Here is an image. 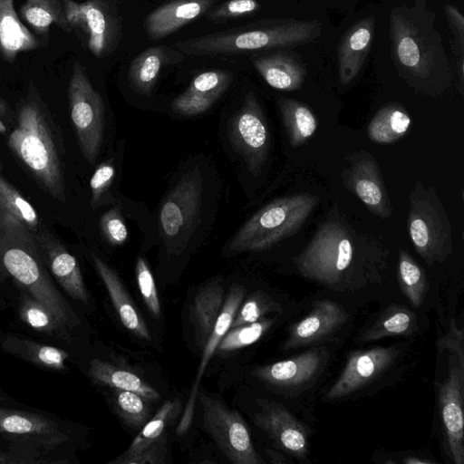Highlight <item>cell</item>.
<instances>
[{"label":"cell","mask_w":464,"mask_h":464,"mask_svg":"<svg viewBox=\"0 0 464 464\" xmlns=\"http://www.w3.org/2000/svg\"><path fill=\"white\" fill-rule=\"evenodd\" d=\"M14 0H0V53L5 61L13 62L23 52L34 50L38 42L19 19Z\"/></svg>","instance_id":"30"},{"label":"cell","mask_w":464,"mask_h":464,"mask_svg":"<svg viewBox=\"0 0 464 464\" xmlns=\"http://www.w3.org/2000/svg\"><path fill=\"white\" fill-rule=\"evenodd\" d=\"M278 107L291 146L295 148L304 144L317 129L313 111L306 104L285 97L278 100Z\"/></svg>","instance_id":"35"},{"label":"cell","mask_w":464,"mask_h":464,"mask_svg":"<svg viewBox=\"0 0 464 464\" xmlns=\"http://www.w3.org/2000/svg\"><path fill=\"white\" fill-rule=\"evenodd\" d=\"M184 58L185 55L178 49L166 45L144 49L130 63L128 78L132 89L140 94L149 95L163 68L177 64Z\"/></svg>","instance_id":"27"},{"label":"cell","mask_w":464,"mask_h":464,"mask_svg":"<svg viewBox=\"0 0 464 464\" xmlns=\"http://www.w3.org/2000/svg\"><path fill=\"white\" fill-rule=\"evenodd\" d=\"M463 328H459L452 319L449 332L437 343L438 351L450 350L457 357L459 366L464 370V338Z\"/></svg>","instance_id":"49"},{"label":"cell","mask_w":464,"mask_h":464,"mask_svg":"<svg viewBox=\"0 0 464 464\" xmlns=\"http://www.w3.org/2000/svg\"><path fill=\"white\" fill-rule=\"evenodd\" d=\"M407 226L416 252L432 266L452 252V230L445 208L432 187L417 181L410 194Z\"/></svg>","instance_id":"8"},{"label":"cell","mask_w":464,"mask_h":464,"mask_svg":"<svg viewBox=\"0 0 464 464\" xmlns=\"http://www.w3.org/2000/svg\"><path fill=\"white\" fill-rule=\"evenodd\" d=\"M88 372L92 380L100 385L132 392L148 401L160 399L159 392L139 375L102 360L92 359Z\"/></svg>","instance_id":"31"},{"label":"cell","mask_w":464,"mask_h":464,"mask_svg":"<svg viewBox=\"0 0 464 464\" xmlns=\"http://www.w3.org/2000/svg\"><path fill=\"white\" fill-rule=\"evenodd\" d=\"M6 396L5 394L0 390V401H6Z\"/></svg>","instance_id":"52"},{"label":"cell","mask_w":464,"mask_h":464,"mask_svg":"<svg viewBox=\"0 0 464 464\" xmlns=\"http://www.w3.org/2000/svg\"><path fill=\"white\" fill-rule=\"evenodd\" d=\"M205 430L234 464H263L242 416L221 401L199 391L198 395Z\"/></svg>","instance_id":"10"},{"label":"cell","mask_w":464,"mask_h":464,"mask_svg":"<svg viewBox=\"0 0 464 464\" xmlns=\"http://www.w3.org/2000/svg\"><path fill=\"white\" fill-rule=\"evenodd\" d=\"M0 209L14 217L33 231L44 227L34 207L2 175H0Z\"/></svg>","instance_id":"40"},{"label":"cell","mask_w":464,"mask_h":464,"mask_svg":"<svg viewBox=\"0 0 464 464\" xmlns=\"http://www.w3.org/2000/svg\"><path fill=\"white\" fill-rule=\"evenodd\" d=\"M5 125L2 123V121H0V132H5Z\"/></svg>","instance_id":"53"},{"label":"cell","mask_w":464,"mask_h":464,"mask_svg":"<svg viewBox=\"0 0 464 464\" xmlns=\"http://www.w3.org/2000/svg\"><path fill=\"white\" fill-rule=\"evenodd\" d=\"M20 14L39 34L47 33L52 24L66 32L72 31L60 0H25L20 6Z\"/></svg>","instance_id":"36"},{"label":"cell","mask_w":464,"mask_h":464,"mask_svg":"<svg viewBox=\"0 0 464 464\" xmlns=\"http://www.w3.org/2000/svg\"><path fill=\"white\" fill-rule=\"evenodd\" d=\"M0 440L10 451L3 456L14 463L48 462L44 458L70 440L62 423L44 414L0 407Z\"/></svg>","instance_id":"7"},{"label":"cell","mask_w":464,"mask_h":464,"mask_svg":"<svg viewBox=\"0 0 464 464\" xmlns=\"http://www.w3.org/2000/svg\"><path fill=\"white\" fill-rule=\"evenodd\" d=\"M100 226L106 240L113 246H121L128 238V228L118 207L102 215Z\"/></svg>","instance_id":"46"},{"label":"cell","mask_w":464,"mask_h":464,"mask_svg":"<svg viewBox=\"0 0 464 464\" xmlns=\"http://www.w3.org/2000/svg\"><path fill=\"white\" fill-rule=\"evenodd\" d=\"M224 304V289L218 280L201 286L194 295L189 306L195 336L202 348L210 334Z\"/></svg>","instance_id":"28"},{"label":"cell","mask_w":464,"mask_h":464,"mask_svg":"<svg viewBox=\"0 0 464 464\" xmlns=\"http://www.w3.org/2000/svg\"><path fill=\"white\" fill-rule=\"evenodd\" d=\"M417 329V317L412 311L402 305L392 304L360 334L358 341L367 343L389 336L411 335Z\"/></svg>","instance_id":"33"},{"label":"cell","mask_w":464,"mask_h":464,"mask_svg":"<svg viewBox=\"0 0 464 464\" xmlns=\"http://www.w3.org/2000/svg\"><path fill=\"white\" fill-rule=\"evenodd\" d=\"M397 276L400 287L411 305H421L428 289V281L424 270L405 250L400 251Z\"/></svg>","instance_id":"38"},{"label":"cell","mask_w":464,"mask_h":464,"mask_svg":"<svg viewBox=\"0 0 464 464\" xmlns=\"http://www.w3.org/2000/svg\"><path fill=\"white\" fill-rule=\"evenodd\" d=\"M348 320L345 309L329 299L316 301L309 313L290 329L285 350L307 346L327 338Z\"/></svg>","instance_id":"21"},{"label":"cell","mask_w":464,"mask_h":464,"mask_svg":"<svg viewBox=\"0 0 464 464\" xmlns=\"http://www.w3.org/2000/svg\"><path fill=\"white\" fill-rule=\"evenodd\" d=\"M181 406L179 398L165 401L156 414L142 426L129 448L110 463L113 464L119 459L133 456L154 442L163 434L167 425L179 415Z\"/></svg>","instance_id":"37"},{"label":"cell","mask_w":464,"mask_h":464,"mask_svg":"<svg viewBox=\"0 0 464 464\" xmlns=\"http://www.w3.org/2000/svg\"><path fill=\"white\" fill-rule=\"evenodd\" d=\"M374 29V17L367 16L352 24L343 34L337 50L340 83L349 84L361 72L372 47Z\"/></svg>","instance_id":"24"},{"label":"cell","mask_w":464,"mask_h":464,"mask_svg":"<svg viewBox=\"0 0 464 464\" xmlns=\"http://www.w3.org/2000/svg\"><path fill=\"white\" fill-rule=\"evenodd\" d=\"M92 260L124 327L138 338L150 342V332L117 273L94 253Z\"/></svg>","instance_id":"26"},{"label":"cell","mask_w":464,"mask_h":464,"mask_svg":"<svg viewBox=\"0 0 464 464\" xmlns=\"http://www.w3.org/2000/svg\"><path fill=\"white\" fill-rule=\"evenodd\" d=\"M276 316L230 327L222 337L216 353H227L249 346L261 339L274 325Z\"/></svg>","instance_id":"39"},{"label":"cell","mask_w":464,"mask_h":464,"mask_svg":"<svg viewBox=\"0 0 464 464\" xmlns=\"http://www.w3.org/2000/svg\"><path fill=\"white\" fill-rule=\"evenodd\" d=\"M63 5L72 30L84 34L93 55L102 57L114 51L121 36V20L108 0H63Z\"/></svg>","instance_id":"11"},{"label":"cell","mask_w":464,"mask_h":464,"mask_svg":"<svg viewBox=\"0 0 464 464\" xmlns=\"http://www.w3.org/2000/svg\"><path fill=\"white\" fill-rule=\"evenodd\" d=\"M280 311L279 304L267 293L256 290L243 299L230 327L254 323Z\"/></svg>","instance_id":"42"},{"label":"cell","mask_w":464,"mask_h":464,"mask_svg":"<svg viewBox=\"0 0 464 464\" xmlns=\"http://www.w3.org/2000/svg\"><path fill=\"white\" fill-rule=\"evenodd\" d=\"M68 99L71 119L82 154L90 164H94L102 144L104 106L84 67L77 61L73 64L69 82Z\"/></svg>","instance_id":"9"},{"label":"cell","mask_w":464,"mask_h":464,"mask_svg":"<svg viewBox=\"0 0 464 464\" xmlns=\"http://www.w3.org/2000/svg\"><path fill=\"white\" fill-rule=\"evenodd\" d=\"M403 462L407 464L433 463V461L429 459H413L412 457L405 459Z\"/></svg>","instance_id":"50"},{"label":"cell","mask_w":464,"mask_h":464,"mask_svg":"<svg viewBox=\"0 0 464 464\" xmlns=\"http://www.w3.org/2000/svg\"><path fill=\"white\" fill-rule=\"evenodd\" d=\"M349 165L343 173V183L367 207L382 218L392 216V207L379 165L365 150L346 157Z\"/></svg>","instance_id":"14"},{"label":"cell","mask_w":464,"mask_h":464,"mask_svg":"<svg viewBox=\"0 0 464 464\" xmlns=\"http://www.w3.org/2000/svg\"><path fill=\"white\" fill-rule=\"evenodd\" d=\"M245 295L246 289L239 284H233L229 288L217 322L202 346L203 350L197 373L191 383L187 402L177 426V433L179 435H183L189 429L195 412L202 376L210 359L216 353L222 337L230 328L234 316L245 298Z\"/></svg>","instance_id":"18"},{"label":"cell","mask_w":464,"mask_h":464,"mask_svg":"<svg viewBox=\"0 0 464 464\" xmlns=\"http://www.w3.org/2000/svg\"><path fill=\"white\" fill-rule=\"evenodd\" d=\"M389 35L392 61L411 87L437 95L450 86V63L436 27V14L427 0L394 6L390 13Z\"/></svg>","instance_id":"2"},{"label":"cell","mask_w":464,"mask_h":464,"mask_svg":"<svg viewBox=\"0 0 464 464\" xmlns=\"http://www.w3.org/2000/svg\"><path fill=\"white\" fill-rule=\"evenodd\" d=\"M387 255L382 243L359 232L335 208L294 264L302 276L334 291L349 292L382 281Z\"/></svg>","instance_id":"1"},{"label":"cell","mask_w":464,"mask_h":464,"mask_svg":"<svg viewBox=\"0 0 464 464\" xmlns=\"http://www.w3.org/2000/svg\"><path fill=\"white\" fill-rule=\"evenodd\" d=\"M411 121L408 111L401 103L390 102L383 105L369 122L367 135L375 143H393L406 134Z\"/></svg>","instance_id":"34"},{"label":"cell","mask_w":464,"mask_h":464,"mask_svg":"<svg viewBox=\"0 0 464 464\" xmlns=\"http://www.w3.org/2000/svg\"><path fill=\"white\" fill-rule=\"evenodd\" d=\"M259 410L254 422L279 447L295 458L304 459L308 452L305 427L281 404L258 400Z\"/></svg>","instance_id":"19"},{"label":"cell","mask_w":464,"mask_h":464,"mask_svg":"<svg viewBox=\"0 0 464 464\" xmlns=\"http://www.w3.org/2000/svg\"><path fill=\"white\" fill-rule=\"evenodd\" d=\"M147 401L135 392L113 389L115 410L124 422L133 429L140 428L149 420L150 408Z\"/></svg>","instance_id":"41"},{"label":"cell","mask_w":464,"mask_h":464,"mask_svg":"<svg viewBox=\"0 0 464 464\" xmlns=\"http://www.w3.org/2000/svg\"><path fill=\"white\" fill-rule=\"evenodd\" d=\"M251 62L264 81L279 91L300 89L307 73L306 66L299 55L287 50L276 49L254 55Z\"/></svg>","instance_id":"25"},{"label":"cell","mask_w":464,"mask_h":464,"mask_svg":"<svg viewBox=\"0 0 464 464\" xmlns=\"http://www.w3.org/2000/svg\"><path fill=\"white\" fill-rule=\"evenodd\" d=\"M1 347L5 352L42 369L57 372L67 371L66 361L70 355L59 347L37 343L16 334H7Z\"/></svg>","instance_id":"29"},{"label":"cell","mask_w":464,"mask_h":464,"mask_svg":"<svg viewBox=\"0 0 464 464\" xmlns=\"http://www.w3.org/2000/svg\"><path fill=\"white\" fill-rule=\"evenodd\" d=\"M115 176V169L111 160L102 162L98 166L90 180L92 204L95 207L102 196L111 186Z\"/></svg>","instance_id":"48"},{"label":"cell","mask_w":464,"mask_h":464,"mask_svg":"<svg viewBox=\"0 0 464 464\" xmlns=\"http://www.w3.org/2000/svg\"><path fill=\"white\" fill-rule=\"evenodd\" d=\"M444 14L451 30L453 38L450 41V47L455 62L457 80H464V17L459 9L451 5L446 4L443 6Z\"/></svg>","instance_id":"43"},{"label":"cell","mask_w":464,"mask_h":464,"mask_svg":"<svg viewBox=\"0 0 464 464\" xmlns=\"http://www.w3.org/2000/svg\"><path fill=\"white\" fill-rule=\"evenodd\" d=\"M16 116V126L7 140L9 149L44 192L65 203V151L62 135L34 88L17 104Z\"/></svg>","instance_id":"3"},{"label":"cell","mask_w":464,"mask_h":464,"mask_svg":"<svg viewBox=\"0 0 464 464\" xmlns=\"http://www.w3.org/2000/svg\"><path fill=\"white\" fill-rule=\"evenodd\" d=\"M167 434L163 433L139 453L119 459L113 464H163L167 454Z\"/></svg>","instance_id":"47"},{"label":"cell","mask_w":464,"mask_h":464,"mask_svg":"<svg viewBox=\"0 0 464 464\" xmlns=\"http://www.w3.org/2000/svg\"><path fill=\"white\" fill-rule=\"evenodd\" d=\"M40 256L60 287L72 299L89 304V294L76 258L44 227L34 231Z\"/></svg>","instance_id":"16"},{"label":"cell","mask_w":464,"mask_h":464,"mask_svg":"<svg viewBox=\"0 0 464 464\" xmlns=\"http://www.w3.org/2000/svg\"><path fill=\"white\" fill-rule=\"evenodd\" d=\"M327 357L324 349H311L289 359L257 367L253 375L274 388H298L316 377Z\"/></svg>","instance_id":"20"},{"label":"cell","mask_w":464,"mask_h":464,"mask_svg":"<svg viewBox=\"0 0 464 464\" xmlns=\"http://www.w3.org/2000/svg\"><path fill=\"white\" fill-rule=\"evenodd\" d=\"M218 0H170L151 11L144 20L148 37L161 40L207 14Z\"/></svg>","instance_id":"23"},{"label":"cell","mask_w":464,"mask_h":464,"mask_svg":"<svg viewBox=\"0 0 464 464\" xmlns=\"http://www.w3.org/2000/svg\"><path fill=\"white\" fill-rule=\"evenodd\" d=\"M320 198L300 193L276 198L256 212L231 237L229 253L258 252L295 235L306 222Z\"/></svg>","instance_id":"6"},{"label":"cell","mask_w":464,"mask_h":464,"mask_svg":"<svg viewBox=\"0 0 464 464\" xmlns=\"http://www.w3.org/2000/svg\"><path fill=\"white\" fill-rule=\"evenodd\" d=\"M18 314L32 330L63 343L72 342V331L63 324L42 303L20 290Z\"/></svg>","instance_id":"32"},{"label":"cell","mask_w":464,"mask_h":464,"mask_svg":"<svg viewBox=\"0 0 464 464\" xmlns=\"http://www.w3.org/2000/svg\"><path fill=\"white\" fill-rule=\"evenodd\" d=\"M233 73L227 70L214 69L197 74L185 92L175 98L172 110L184 116L206 112L228 89Z\"/></svg>","instance_id":"22"},{"label":"cell","mask_w":464,"mask_h":464,"mask_svg":"<svg viewBox=\"0 0 464 464\" xmlns=\"http://www.w3.org/2000/svg\"><path fill=\"white\" fill-rule=\"evenodd\" d=\"M267 454L271 459L272 462L278 463V460L276 458L282 457L279 453L274 451V450H267Z\"/></svg>","instance_id":"51"},{"label":"cell","mask_w":464,"mask_h":464,"mask_svg":"<svg viewBox=\"0 0 464 464\" xmlns=\"http://www.w3.org/2000/svg\"><path fill=\"white\" fill-rule=\"evenodd\" d=\"M317 20L264 19L240 27L207 34L175 44L185 56L230 55L304 45L321 37Z\"/></svg>","instance_id":"5"},{"label":"cell","mask_w":464,"mask_h":464,"mask_svg":"<svg viewBox=\"0 0 464 464\" xmlns=\"http://www.w3.org/2000/svg\"><path fill=\"white\" fill-rule=\"evenodd\" d=\"M202 197V178L198 171H191L179 180L163 201L160 227L171 250H179L187 241L199 215Z\"/></svg>","instance_id":"12"},{"label":"cell","mask_w":464,"mask_h":464,"mask_svg":"<svg viewBox=\"0 0 464 464\" xmlns=\"http://www.w3.org/2000/svg\"><path fill=\"white\" fill-rule=\"evenodd\" d=\"M397 346L373 347L353 352L346 363L326 394L334 401L353 394L387 371L399 357Z\"/></svg>","instance_id":"15"},{"label":"cell","mask_w":464,"mask_h":464,"mask_svg":"<svg viewBox=\"0 0 464 464\" xmlns=\"http://www.w3.org/2000/svg\"><path fill=\"white\" fill-rule=\"evenodd\" d=\"M464 370L450 360L448 375L439 385V410L448 453L455 464L464 463L463 418Z\"/></svg>","instance_id":"17"},{"label":"cell","mask_w":464,"mask_h":464,"mask_svg":"<svg viewBox=\"0 0 464 464\" xmlns=\"http://www.w3.org/2000/svg\"><path fill=\"white\" fill-rule=\"evenodd\" d=\"M227 135L234 150L242 156L248 171L262 170L270 150L268 126L254 92L245 96L242 106L231 117Z\"/></svg>","instance_id":"13"},{"label":"cell","mask_w":464,"mask_h":464,"mask_svg":"<svg viewBox=\"0 0 464 464\" xmlns=\"http://www.w3.org/2000/svg\"><path fill=\"white\" fill-rule=\"evenodd\" d=\"M135 273L140 293L148 310L154 317H160L161 307L155 280L147 262L142 256L137 258Z\"/></svg>","instance_id":"45"},{"label":"cell","mask_w":464,"mask_h":464,"mask_svg":"<svg viewBox=\"0 0 464 464\" xmlns=\"http://www.w3.org/2000/svg\"><path fill=\"white\" fill-rule=\"evenodd\" d=\"M261 8L259 0H227L218 5H214L206 16L212 23H226L229 20L254 15Z\"/></svg>","instance_id":"44"},{"label":"cell","mask_w":464,"mask_h":464,"mask_svg":"<svg viewBox=\"0 0 464 464\" xmlns=\"http://www.w3.org/2000/svg\"><path fill=\"white\" fill-rule=\"evenodd\" d=\"M6 277L45 305L71 331L81 325L80 317L54 285L34 231L0 209V278Z\"/></svg>","instance_id":"4"}]
</instances>
